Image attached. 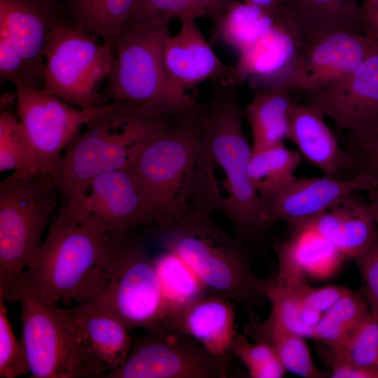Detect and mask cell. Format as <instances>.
I'll return each mask as SVG.
<instances>
[{
    "mask_svg": "<svg viewBox=\"0 0 378 378\" xmlns=\"http://www.w3.org/2000/svg\"><path fill=\"white\" fill-rule=\"evenodd\" d=\"M237 87L214 81V99L204 118L190 208L223 213L235 237L251 245L267 227L265 204L248 173L253 148L243 130Z\"/></svg>",
    "mask_w": 378,
    "mask_h": 378,
    "instance_id": "1",
    "label": "cell"
},
{
    "mask_svg": "<svg viewBox=\"0 0 378 378\" xmlns=\"http://www.w3.org/2000/svg\"><path fill=\"white\" fill-rule=\"evenodd\" d=\"M115 238L98 221L62 203L27 265L24 281L48 302H85L106 276Z\"/></svg>",
    "mask_w": 378,
    "mask_h": 378,
    "instance_id": "2",
    "label": "cell"
},
{
    "mask_svg": "<svg viewBox=\"0 0 378 378\" xmlns=\"http://www.w3.org/2000/svg\"><path fill=\"white\" fill-rule=\"evenodd\" d=\"M211 214L189 209L178 220L152 231L159 245L178 255L209 294L240 304L250 321H258L255 309L270 302V280L254 272L248 244L230 235Z\"/></svg>",
    "mask_w": 378,
    "mask_h": 378,
    "instance_id": "3",
    "label": "cell"
},
{
    "mask_svg": "<svg viewBox=\"0 0 378 378\" xmlns=\"http://www.w3.org/2000/svg\"><path fill=\"white\" fill-rule=\"evenodd\" d=\"M207 106L199 104L131 150L128 166L153 216L151 228L171 224L190 209Z\"/></svg>",
    "mask_w": 378,
    "mask_h": 378,
    "instance_id": "4",
    "label": "cell"
},
{
    "mask_svg": "<svg viewBox=\"0 0 378 378\" xmlns=\"http://www.w3.org/2000/svg\"><path fill=\"white\" fill-rule=\"evenodd\" d=\"M175 119L152 106L118 104L96 118L65 148L51 174L62 201L84 194L99 174L128 165L134 145Z\"/></svg>",
    "mask_w": 378,
    "mask_h": 378,
    "instance_id": "5",
    "label": "cell"
},
{
    "mask_svg": "<svg viewBox=\"0 0 378 378\" xmlns=\"http://www.w3.org/2000/svg\"><path fill=\"white\" fill-rule=\"evenodd\" d=\"M60 197L50 174L13 172L0 183V291L8 301L24 281Z\"/></svg>",
    "mask_w": 378,
    "mask_h": 378,
    "instance_id": "6",
    "label": "cell"
},
{
    "mask_svg": "<svg viewBox=\"0 0 378 378\" xmlns=\"http://www.w3.org/2000/svg\"><path fill=\"white\" fill-rule=\"evenodd\" d=\"M8 300L20 306V342L31 377L103 378L104 371L71 324V309L43 300L24 279Z\"/></svg>",
    "mask_w": 378,
    "mask_h": 378,
    "instance_id": "7",
    "label": "cell"
},
{
    "mask_svg": "<svg viewBox=\"0 0 378 378\" xmlns=\"http://www.w3.org/2000/svg\"><path fill=\"white\" fill-rule=\"evenodd\" d=\"M79 304L115 317L130 331L140 328L153 335L169 332L153 259L132 231L115 238L109 268L101 288Z\"/></svg>",
    "mask_w": 378,
    "mask_h": 378,
    "instance_id": "8",
    "label": "cell"
},
{
    "mask_svg": "<svg viewBox=\"0 0 378 378\" xmlns=\"http://www.w3.org/2000/svg\"><path fill=\"white\" fill-rule=\"evenodd\" d=\"M94 36L64 20L52 29L44 50L45 91L80 108L104 104L98 89L112 71L114 48Z\"/></svg>",
    "mask_w": 378,
    "mask_h": 378,
    "instance_id": "9",
    "label": "cell"
},
{
    "mask_svg": "<svg viewBox=\"0 0 378 378\" xmlns=\"http://www.w3.org/2000/svg\"><path fill=\"white\" fill-rule=\"evenodd\" d=\"M169 22L158 20L125 27L114 46L107 80L111 102L131 107L186 104L173 102L167 93L163 52Z\"/></svg>",
    "mask_w": 378,
    "mask_h": 378,
    "instance_id": "10",
    "label": "cell"
},
{
    "mask_svg": "<svg viewBox=\"0 0 378 378\" xmlns=\"http://www.w3.org/2000/svg\"><path fill=\"white\" fill-rule=\"evenodd\" d=\"M17 116L30 142L40 170L52 174L65 148L82 127L118 104H104L84 109L67 103L43 88L15 84Z\"/></svg>",
    "mask_w": 378,
    "mask_h": 378,
    "instance_id": "11",
    "label": "cell"
},
{
    "mask_svg": "<svg viewBox=\"0 0 378 378\" xmlns=\"http://www.w3.org/2000/svg\"><path fill=\"white\" fill-rule=\"evenodd\" d=\"M227 356L178 332L133 337L125 362L104 378H226Z\"/></svg>",
    "mask_w": 378,
    "mask_h": 378,
    "instance_id": "12",
    "label": "cell"
},
{
    "mask_svg": "<svg viewBox=\"0 0 378 378\" xmlns=\"http://www.w3.org/2000/svg\"><path fill=\"white\" fill-rule=\"evenodd\" d=\"M303 95L306 103L347 131L356 147L363 144L378 130V40L353 72Z\"/></svg>",
    "mask_w": 378,
    "mask_h": 378,
    "instance_id": "13",
    "label": "cell"
},
{
    "mask_svg": "<svg viewBox=\"0 0 378 378\" xmlns=\"http://www.w3.org/2000/svg\"><path fill=\"white\" fill-rule=\"evenodd\" d=\"M62 202L98 221L114 237L154 224L141 188L128 165L99 174L84 194Z\"/></svg>",
    "mask_w": 378,
    "mask_h": 378,
    "instance_id": "14",
    "label": "cell"
},
{
    "mask_svg": "<svg viewBox=\"0 0 378 378\" xmlns=\"http://www.w3.org/2000/svg\"><path fill=\"white\" fill-rule=\"evenodd\" d=\"M374 41L361 32L343 31L306 43L279 87L302 94L326 88L353 72Z\"/></svg>",
    "mask_w": 378,
    "mask_h": 378,
    "instance_id": "15",
    "label": "cell"
},
{
    "mask_svg": "<svg viewBox=\"0 0 378 378\" xmlns=\"http://www.w3.org/2000/svg\"><path fill=\"white\" fill-rule=\"evenodd\" d=\"M163 57L167 93L176 104L194 101L187 90L205 80L234 83L232 66L216 55L195 20L181 21L180 30L165 41Z\"/></svg>",
    "mask_w": 378,
    "mask_h": 378,
    "instance_id": "16",
    "label": "cell"
},
{
    "mask_svg": "<svg viewBox=\"0 0 378 378\" xmlns=\"http://www.w3.org/2000/svg\"><path fill=\"white\" fill-rule=\"evenodd\" d=\"M377 188L376 180L367 173L346 178L327 175L295 177L264 202L265 223L267 227L278 221L294 225L321 214L350 194Z\"/></svg>",
    "mask_w": 378,
    "mask_h": 378,
    "instance_id": "17",
    "label": "cell"
},
{
    "mask_svg": "<svg viewBox=\"0 0 378 378\" xmlns=\"http://www.w3.org/2000/svg\"><path fill=\"white\" fill-rule=\"evenodd\" d=\"M305 45L288 11L282 6L274 24L257 41L239 52L232 66V81H246L258 90L279 87Z\"/></svg>",
    "mask_w": 378,
    "mask_h": 378,
    "instance_id": "18",
    "label": "cell"
},
{
    "mask_svg": "<svg viewBox=\"0 0 378 378\" xmlns=\"http://www.w3.org/2000/svg\"><path fill=\"white\" fill-rule=\"evenodd\" d=\"M62 20L55 0H0V29L22 56L36 88L43 86L47 40Z\"/></svg>",
    "mask_w": 378,
    "mask_h": 378,
    "instance_id": "19",
    "label": "cell"
},
{
    "mask_svg": "<svg viewBox=\"0 0 378 378\" xmlns=\"http://www.w3.org/2000/svg\"><path fill=\"white\" fill-rule=\"evenodd\" d=\"M289 229L313 230L332 244L345 258L354 259L378 237V225L369 200L350 194L332 207Z\"/></svg>",
    "mask_w": 378,
    "mask_h": 378,
    "instance_id": "20",
    "label": "cell"
},
{
    "mask_svg": "<svg viewBox=\"0 0 378 378\" xmlns=\"http://www.w3.org/2000/svg\"><path fill=\"white\" fill-rule=\"evenodd\" d=\"M325 117L307 103L295 102L290 115L288 139L305 159L324 175L340 177L355 167V159L339 145Z\"/></svg>",
    "mask_w": 378,
    "mask_h": 378,
    "instance_id": "21",
    "label": "cell"
},
{
    "mask_svg": "<svg viewBox=\"0 0 378 378\" xmlns=\"http://www.w3.org/2000/svg\"><path fill=\"white\" fill-rule=\"evenodd\" d=\"M278 259L276 276L270 280L269 299L272 310L265 320L303 337L313 338L314 328L302 319L304 298L310 285L307 275L283 240L274 244Z\"/></svg>",
    "mask_w": 378,
    "mask_h": 378,
    "instance_id": "22",
    "label": "cell"
},
{
    "mask_svg": "<svg viewBox=\"0 0 378 378\" xmlns=\"http://www.w3.org/2000/svg\"><path fill=\"white\" fill-rule=\"evenodd\" d=\"M71 324L104 371V377L126 360L133 344L130 330L120 320L83 304L71 309Z\"/></svg>",
    "mask_w": 378,
    "mask_h": 378,
    "instance_id": "23",
    "label": "cell"
},
{
    "mask_svg": "<svg viewBox=\"0 0 378 378\" xmlns=\"http://www.w3.org/2000/svg\"><path fill=\"white\" fill-rule=\"evenodd\" d=\"M171 331L193 338L213 353L227 355L237 334L232 302L206 295L174 320Z\"/></svg>",
    "mask_w": 378,
    "mask_h": 378,
    "instance_id": "24",
    "label": "cell"
},
{
    "mask_svg": "<svg viewBox=\"0 0 378 378\" xmlns=\"http://www.w3.org/2000/svg\"><path fill=\"white\" fill-rule=\"evenodd\" d=\"M360 0H283L306 43L329 34L361 32Z\"/></svg>",
    "mask_w": 378,
    "mask_h": 378,
    "instance_id": "25",
    "label": "cell"
},
{
    "mask_svg": "<svg viewBox=\"0 0 378 378\" xmlns=\"http://www.w3.org/2000/svg\"><path fill=\"white\" fill-rule=\"evenodd\" d=\"M282 87L257 90L246 108L252 134V148L258 149L288 139L290 115L295 104Z\"/></svg>",
    "mask_w": 378,
    "mask_h": 378,
    "instance_id": "26",
    "label": "cell"
},
{
    "mask_svg": "<svg viewBox=\"0 0 378 378\" xmlns=\"http://www.w3.org/2000/svg\"><path fill=\"white\" fill-rule=\"evenodd\" d=\"M153 259L162 289L167 329L172 332L174 320L209 293L192 269L174 253L164 250Z\"/></svg>",
    "mask_w": 378,
    "mask_h": 378,
    "instance_id": "27",
    "label": "cell"
},
{
    "mask_svg": "<svg viewBox=\"0 0 378 378\" xmlns=\"http://www.w3.org/2000/svg\"><path fill=\"white\" fill-rule=\"evenodd\" d=\"M302 157L284 144L252 150L248 173L263 203L295 179Z\"/></svg>",
    "mask_w": 378,
    "mask_h": 378,
    "instance_id": "28",
    "label": "cell"
},
{
    "mask_svg": "<svg viewBox=\"0 0 378 378\" xmlns=\"http://www.w3.org/2000/svg\"><path fill=\"white\" fill-rule=\"evenodd\" d=\"M73 24L113 48L135 0H66Z\"/></svg>",
    "mask_w": 378,
    "mask_h": 378,
    "instance_id": "29",
    "label": "cell"
},
{
    "mask_svg": "<svg viewBox=\"0 0 378 378\" xmlns=\"http://www.w3.org/2000/svg\"><path fill=\"white\" fill-rule=\"evenodd\" d=\"M244 335L268 344L286 371L305 378H322L327 374L314 364L304 337L267 321H250Z\"/></svg>",
    "mask_w": 378,
    "mask_h": 378,
    "instance_id": "30",
    "label": "cell"
},
{
    "mask_svg": "<svg viewBox=\"0 0 378 378\" xmlns=\"http://www.w3.org/2000/svg\"><path fill=\"white\" fill-rule=\"evenodd\" d=\"M282 6L267 10L245 1L231 4L215 23V36L239 52L276 22Z\"/></svg>",
    "mask_w": 378,
    "mask_h": 378,
    "instance_id": "31",
    "label": "cell"
},
{
    "mask_svg": "<svg viewBox=\"0 0 378 378\" xmlns=\"http://www.w3.org/2000/svg\"><path fill=\"white\" fill-rule=\"evenodd\" d=\"M289 230L284 241L307 276L323 279L335 272L345 257L332 244L313 230Z\"/></svg>",
    "mask_w": 378,
    "mask_h": 378,
    "instance_id": "32",
    "label": "cell"
},
{
    "mask_svg": "<svg viewBox=\"0 0 378 378\" xmlns=\"http://www.w3.org/2000/svg\"><path fill=\"white\" fill-rule=\"evenodd\" d=\"M368 311L362 292L349 290L323 314L315 326L314 339L330 349L340 346Z\"/></svg>",
    "mask_w": 378,
    "mask_h": 378,
    "instance_id": "33",
    "label": "cell"
},
{
    "mask_svg": "<svg viewBox=\"0 0 378 378\" xmlns=\"http://www.w3.org/2000/svg\"><path fill=\"white\" fill-rule=\"evenodd\" d=\"M11 170L41 172L17 115L4 111L0 115V172Z\"/></svg>",
    "mask_w": 378,
    "mask_h": 378,
    "instance_id": "34",
    "label": "cell"
},
{
    "mask_svg": "<svg viewBox=\"0 0 378 378\" xmlns=\"http://www.w3.org/2000/svg\"><path fill=\"white\" fill-rule=\"evenodd\" d=\"M326 354L329 363L378 368V315L369 310L347 340L335 349H328Z\"/></svg>",
    "mask_w": 378,
    "mask_h": 378,
    "instance_id": "35",
    "label": "cell"
},
{
    "mask_svg": "<svg viewBox=\"0 0 378 378\" xmlns=\"http://www.w3.org/2000/svg\"><path fill=\"white\" fill-rule=\"evenodd\" d=\"M6 301L0 292V378H16L30 371L25 350L11 327Z\"/></svg>",
    "mask_w": 378,
    "mask_h": 378,
    "instance_id": "36",
    "label": "cell"
},
{
    "mask_svg": "<svg viewBox=\"0 0 378 378\" xmlns=\"http://www.w3.org/2000/svg\"><path fill=\"white\" fill-rule=\"evenodd\" d=\"M204 15L203 10L193 0H135L126 25L158 20L170 21L174 18H178L181 22Z\"/></svg>",
    "mask_w": 378,
    "mask_h": 378,
    "instance_id": "37",
    "label": "cell"
},
{
    "mask_svg": "<svg viewBox=\"0 0 378 378\" xmlns=\"http://www.w3.org/2000/svg\"><path fill=\"white\" fill-rule=\"evenodd\" d=\"M361 281V292L369 310L378 315V237L371 246L354 259Z\"/></svg>",
    "mask_w": 378,
    "mask_h": 378,
    "instance_id": "38",
    "label": "cell"
},
{
    "mask_svg": "<svg viewBox=\"0 0 378 378\" xmlns=\"http://www.w3.org/2000/svg\"><path fill=\"white\" fill-rule=\"evenodd\" d=\"M0 71L2 76L14 85L25 83L35 87L22 56L2 29H0Z\"/></svg>",
    "mask_w": 378,
    "mask_h": 378,
    "instance_id": "39",
    "label": "cell"
},
{
    "mask_svg": "<svg viewBox=\"0 0 378 378\" xmlns=\"http://www.w3.org/2000/svg\"><path fill=\"white\" fill-rule=\"evenodd\" d=\"M227 353L239 359L248 372L276 357L268 344L262 342L251 343L246 335L238 333L234 336Z\"/></svg>",
    "mask_w": 378,
    "mask_h": 378,
    "instance_id": "40",
    "label": "cell"
},
{
    "mask_svg": "<svg viewBox=\"0 0 378 378\" xmlns=\"http://www.w3.org/2000/svg\"><path fill=\"white\" fill-rule=\"evenodd\" d=\"M349 289L341 286H326L313 288L311 286L304 298V304L323 314Z\"/></svg>",
    "mask_w": 378,
    "mask_h": 378,
    "instance_id": "41",
    "label": "cell"
},
{
    "mask_svg": "<svg viewBox=\"0 0 378 378\" xmlns=\"http://www.w3.org/2000/svg\"><path fill=\"white\" fill-rule=\"evenodd\" d=\"M352 152L357 173H367L372 176L378 185V130L363 144L356 146Z\"/></svg>",
    "mask_w": 378,
    "mask_h": 378,
    "instance_id": "42",
    "label": "cell"
},
{
    "mask_svg": "<svg viewBox=\"0 0 378 378\" xmlns=\"http://www.w3.org/2000/svg\"><path fill=\"white\" fill-rule=\"evenodd\" d=\"M360 22L363 34L378 40V0H360Z\"/></svg>",
    "mask_w": 378,
    "mask_h": 378,
    "instance_id": "43",
    "label": "cell"
},
{
    "mask_svg": "<svg viewBox=\"0 0 378 378\" xmlns=\"http://www.w3.org/2000/svg\"><path fill=\"white\" fill-rule=\"evenodd\" d=\"M330 377L333 378H378V368H368L342 362L330 363Z\"/></svg>",
    "mask_w": 378,
    "mask_h": 378,
    "instance_id": "44",
    "label": "cell"
},
{
    "mask_svg": "<svg viewBox=\"0 0 378 378\" xmlns=\"http://www.w3.org/2000/svg\"><path fill=\"white\" fill-rule=\"evenodd\" d=\"M203 10L204 15L215 22L234 2L238 0H193Z\"/></svg>",
    "mask_w": 378,
    "mask_h": 378,
    "instance_id": "45",
    "label": "cell"
},
{
    "mask_svg": "<svg viewBox=\"0 0 378 378\" xmlns=\"http://www.w3.org/2000/svg\"><path fill=\"white\" fill-rule=\"evenodd\" d=\"M286 369L277 357L274 358L263 365L248 372L252 378H281L286 372Z\"/></svg>",
    "mask_w": 378,
    "mask_h": 378,
    "instance_id": "46",
    "label": "cell"
},
{
    "mask_svg": "<svg viewBox=\"0 0 378 378\" xmlns=\"http://www.w3.org/2000/svg\"><path fill=\"white\" fill-rule=\"evenodd\" d=\"M368 197L378 225V188L368 192Z\"/></svg>",
    "mask_w": 378,
    "mask_h": 378,
    "instance_id": "47",
    "label": "cell"
}]
</instances>
